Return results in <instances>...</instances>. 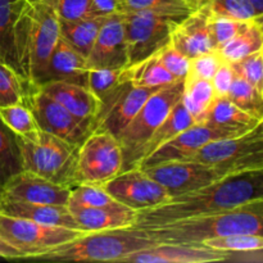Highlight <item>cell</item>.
<instances>
[{
	"mask_svg": "<svg viewBox=\"0 0 263 263\" xmlns=\"http://www.w3.org/2000/svg\"><path fill=\"white\" fill-rule=\"evenodd\" d=\"M263 199V167L228 175L212 184L148 210L138 211L134 226L162 225L195 216L230 210Z\"/></svg>",
	"mask_w": 263,
	"mask_h": 263,
	"instance_id": "6da1fadb",
	"label": "cell"
},
{
	"mask_svg": "<svg viewBox=\"0 0 263 263\" xmlns=\"http://www.w3.org/2000/svg\"><path fill=\"white\" fill-rule=\"evenodd\" d=\"M157 243L197 244L228 235H256L263 238V199L230 210L172 221L162 225L143 226Z\"/></svg>",
	"mask_w": 263,
	"mask_h": 263,
	"instance_id": "7a4b0ae2",
	"label": "cell"
},
{
	"mask_svg": "<svg viewBox=\"0 0 263 263\" xmlns=\"http://www.w3.org/2000/svg\"><path fill=\"white\" fill-rule=\"evenodd\" d=\"M59 0H25L15 25V51L23 79L44 82L49 57L59 39Z\"/></svg>",
	"mask_w": 263,
	"mask_h": 263,
	"instance_id": "3957f363",
	"label": "cell"
},
{
	"mask_svg": "<svg viewBox=\"0 0 263 263\" xmlns=\"http://www.w3.org/2000/svg\"><path fill=\"white\" fill-rule=\"evenodd\" d=\"M157 243L143 229H112L84 231L66 244L51 249L36 259L53 262H121L128 254L149 248Z\"/></svg>",
	"mask_w": 263,
	"mask_h": 263,
	"instance_id": "277c9868",
	"label": "cell"
},
{
	"mask_svg": "<svg viewBox=\"0 0 263 263\" xmlns=\"http://www.w3.org/2000/svg\"><path fill=\"white\" fill-rule=\"evenodd\" d=\"M22 167L55 184L72 187L79 145L46 131H32L18 135Z\"/></svg>",
	"mask_w": 263,
	"mask_h": 263,
	"instance_id": "5b68a950",
	"label": "cell"
},
{
	"mask_svg": "<svg viewBox=\"0 0 263 263\" xmlns=\"http://www.w3.org/2000/svg\"><path fill=\"white\" fill-rule=\"evenodd\" d=\"M185 90V80H176L162 86L148 98L138 115L117 136L122 146V171L139 166V154L156 128L168 116L172 108L181 100ZM121 171V172H122Z\"/></svg>",
	"mask_w": 263,
	"mask_h": 263,
	"instance_id": "8992f818",
	"label": "cell"
},
{
	"mask_svg": "<svg viewBox=\"0 0 263 263\" xmlns=\"http://www.w3.org/2000/svg\"><path fill=\"white\" fill-rule=\"evenodd\" d=\"M123 153L117 136L97 130L79 145L73 182L103 185L122 171Z\"/></svg>",
	"mask_w": 263,
	"mask_h": 263,
	"instance_id": "52a82bcc",
	"label": "cell"
},
{
	"mask_svg": "<svg viewBox=\"0 0 263 263\" xmlns=\"http://www.w3.org/2000/svg\"><path fill=\"white\" fill-rule=\"evenodd\" d=\"M189 161L215 164L223 174L263 167V123L243 135L217 139L205 144Z\"/></svg>",
	"mask_w": 263,
	"mask_h": 263,
	"instance_id": "ba28073f",
	"label": "cell"
},
{
	"mask_svg": "<svg viewBox=\"0 0 263 263\" xmlns=\"http://www.w3.org/2000/svg\"><path fill=\"white\" fill-rule=\"evenodd\" d=\"M23 103L32 112L40 130L53 134L74 145H80L95 130L94 122L77 118L44 91L40 85L27 80L23 81Z\"/></svg>",
	"mask_w": 263,
	"mask_h": 263,
	"instance_id": "9c48e42d",
	"label": "cell"
},
{
	"mask_svg": "<svg viewBox=\"0 0 263 263\" xmlns=\"http://www.w3.org/2000/svg\"><path fill=\"white\" fill-rule=\"evenodd\" d=\"M82 230L48 226L0 213V239L17 249L22 258H37L57 247L73 240Z\"/></svg>",
	"mask_w": 263,
	"mask_h": 263,
	"instance_id": "30bf717a",
	"label": "cell"
},
{
	"mask_svg": "<svg viewBox=\"0 0 263 263\" xmlns=\"http://www.w3.org/2000/svg\"><path fill=\"white\" fill-rule=\"evenodd\" d=\"M125 18L126 45H127V67L158 53L171 41V32L181 18L168 14L134 10L123 13Z\"/></svg>",
	"mask_w": 263,
	"mask_h": 263,
	"instance_id": "8fae6325",
	"label": "cell"
},
{
	"mask_svg": "<svg viewBox=\"0 0 263 263\" xmlns=\"http://www.w3.org/2000/svg\"><path fill=\"white\" fill-rule=\"evenodd\" d=\"M157 90L154 87L138 86L131 80L123 81L100 100L95 128L118 136Z\"/></svg>",
	"mask_w": 263,
	"mask_h": 263,
	"instance_id": "7c38bea8",
	"label": "cell"
},
{
	"mask_svg": "<svg viewBox=\"0 0 263 263\" xmlns=\"http://www.w3.org/2000/svg\"><path fill=\"white\" fill-rule=\"evenodd\" d=\"M102 186L113 199L135 211L157 207L171 199L168 192L140 167L120 172Z\"/></svg>",
	"mask_w": 263,
	"mask_h": 263,
	"instance_id": "4fadbf2b",
	"label": "cell"
},
{
	"mask_svg": "<svg viewBox=\"0 0 263 263\" xmlns=\"http://www.w3.org/2000/svg\"><path fill=\"white\" fill-rule=\"evenodd\" d=\"M172 197L204 187L226 175L215 164L197 161H176L143 168Z\"/></svg>",
	"mask_w": 263,
	"mask_h": 263,
	"instance_id": "5bb4252c",
	"label": "cell"
},
{
	"mask_svg": "<svg viewBox=\"0 0 263 263\" xmlns=\"http://www.w3.org/2000/svg\"><path fill=\"white\" fill-rule=\"evenodd\" d=\"M233 136L238 135L229 133V131L211 127L203 122L194 123L177 136H175L174 139L159 146L145 159H143L139 167L148 168V167L158 166V164L168 163V162L189 161L205 144L217 140V139L233 138Z\"/></svg>",
	"mask_w": 263,
	"mask_h": 263,
	"instance_id": "9a60e30c",
	"label": "cell"
},
{
	"mask_svg": "<svg viewBox=\"0 0 263 263\" xmlns=\"http://www.w3.org/2000/svg\"><path fill=\"white\" fill-rule=\"evenodd\" d=\"M3 194L4 200L13 202L67 205L71 197V187L55 184L23 170L8 180L3 186Z\"/></svg>",
	"mask_w": 263,
	"mask_h": 263,
	"instance_id": "2e32d148",
	"label": "cell"
},
{
	"mask_svg": "<svg viewBox=\"0 0 263 263\" xmlns=\"http://www.w3.org/2000/svg\"><path fill=\"white\" fill-rule=\"evenodd\" d=\"M123 13L107 15L94 45L87 55L89 68H123L127 67Z\"/></svg>",
	"mask_w": 263,
	"mask_h": 263,
	"instance_id": "e0dca14e",
	"label": "cell"
},
{
	"mask_svg": "<svg viewBox=\"0 0 263 263\" xmlns=\"http://www.w3.org/2000/svg\"><path fill=\"white\" fill-rule=\"evenodd\" d=\"M231 253L197 244L158 243L122 258V263H211L230 259Z\"/></svg>",
	"mask_w": 263,
	"mask_h": 263,
	"instance_id": "ac0fdd59",
	"label": "cell"
},
{
	"mask_svg": "<svg viewBox=\"0 0 263 263\" xmlns=\"http://www.w3.org/2000/svg\"><path fill=\"white\" fill-rule=\"evenodd\" d=\"M210 17V9L207 5H203L184 18L172 30V45L190 59L199 54L215 50L216 44L211 32Z\"/></svg>",
	"mask_w": 263,
	"mask_h": 263,
	"instance_id": "d6986e66",
	"label": "cell"
},
{
	"mask_svg": "<svg viewBox=\"0 0 263 263\" xmlns=\"http://www.w3.org/2000/svg\"><path fill=\"white\" fill-rule=\"evenodd\" d=\"M74 221L82 231H102L134 226L138 211L118 204L107 207H85L68 202L67 204Z\"/></svg>",
	"mask_w": 263,
	"mask_h": 263,
	"instance_id": "ffe728a7",
	"label": "cell"
},
{
	"mask_svg": "<svg viewBox=\"0 0 263 263\" xmlns=\"http://www.w3.org/2000/svg\"><path fill=\"white\" fill-rule=\"evenodd\" d=\"M40 86L72 115L80 120L94 122L97 127L100 102L89 87L69 81H49Z\"/></svg>",
	"mask_w": 263,
	"mask_h": 263,
	"instance_id": "44dd1931",
	"label": "cell"
},
{
	"mask_svg": "<svg viewBox=\"0 0 263 263\" xmlns=\"http://www.w3.org/2000/svg\"><path fill=\"white\" fill-rule=\"evenodd\" d=\"M87 72L89 67L86 57L59 36L49 57L43 84L49 81H69L87 86Z\"/></svg>",
	"mask_w": 263,
	"mask_h": 263,
	"instance_id": "7402d4cb",
	"label": "cell"
},
{
	"mask_svg": "<svg viewBox=\"0 0 263 263\" xmlns=\"http://www.w3.org/2000/svg\"><path fill=\"white\" fill-rule=\"evenodd\" d=\"M0 213L12 216V217L26 218V220H31L33 222L43 223V225L81 230L67 205L3 200Z\"/></svg>",
	"mask_w": 263,
	"mask_h": 263,
	"instance_id": "603a6c76",
	"label": "cell"
},
{
	"mask_svg": "<svg viewBox=\"0 0 263 263\" xmlns=\"http://www.w3.org/2000/svg\"><path fill=\"white\" fill-rule=\"evenodd\" d=\"M203 123L235 135H243L253 130L261 122L240 109L228 97H216Z\"/></svg>",
	"mask_w": 263,
	"mask_h": 263,
	"instance_id": "cb8c5ba5",
	"label": "cell"
},
{
	"mask_svg": "<svg viewBox=\"0 0 263 263\" xmlns=\"http://www.w3.org/2000/svg\"><path fill=\"white\" fill-rule=\"evenodd\" d=\"M23 4L25 0H0V61L14 69L22 79L15 51V25Z\"/></svg>",
	"mask_w": 263,
	"mask_h": 263,
	"instance_id": "d4e9b609",
	"label": "cell"
},
{
	"mask_svg": "<svg viewBox=\"0 0 263 263\" xmlns=\"http://www.w3.org/2000/svg\"><path fill=\"white\" fill-rule=\"evenodd\" d=\"M194 123L197 122H195L194 118L192 117V115L187 112L182 100H180V102L172 108L171 112L168 113V116L164 118L163 122H162L161 125L156 128V131L152 134L151 138L148 139V141L144 144V146L140 151V154H139V164L141 163L143 159H145L146 157L151 156L154 151H157L159 146H162L164 143H167L168 140L174 139L175 136H177L180 133L186 130L187 127L193 126Z\"/></svg>",
	"mask_w": 263,
	"mask_h": 263,
	"instance_id": "484cf974",
	"label": "cell"
},
{
	"mask_svg": "<svg viewBox=\"0 0 263 263\" xmlns=\"http://www.w3.org/2000/svg\"><path fill=\"white\" fill-rule=\"evenodd\" d=\"M105 18L107 15H95L73 21L61 20L59 36L87 58Z\"/></svg>",
	"mask_w": 263,
	"mask_h": 263,
	"instance_id": "4316f807",
	"label": "cell"
},
{
	"mask_svg": "<svg viewBox=\"0 0 263 263\" xmlns=\"http://www.w3.org/2000/svg\"><path fill=\"white\" fill-rule=\"evenodd\" d=\"M263 33L256 18L247 22L243 30L236 33L234 37L218 46L217 51L222 59L228 63H234L251 54L262 50Z\"/></svg>",
	"mask_w": 263,
	"mask_h": 263,
	"instance_id": "83f0119b",
	"label": "cell"
},
{
	"mask_svg": "<svg viewBox=\"0 0 263 263\" xmlns=\"http://www.w3.org/2000/svg\"><path fill=\"white\" fill-rule=\"evenodd\" d=\"M215 98V89L211 80H185V90L181 100L197 123L204 121Z\"/></svg>",
	"mask_w": 263,
	"mask_h": 263,
	"instance_id": "f1b7e54d",
	"label": "cell"
},
{
	"mask_svg": "<svg viewBox=\"0 0 263 263\" xmlns=\"http://www.w3.org/2000/svg\"><path fill=\"white\" fill-rule=\"evenodd\" d=\"M21 171L23 167L18 135L0 118V187Z\"/></svg>",
	"mask_w": 263,
	"mask_h": 263,
	"instance_id": "f546056e",
	"label": "cell"
},
{
	"mask_svg": "<svg viewBox=\"0 0 263 263\" xmlns=\"http://www.w3.org/2000/svg\"><path fill=\"white\" fill-rule=\"evenodd\" d=\"M128 69H130V80L138 86L159 89L176 81V79L159 61L158 53L139 62L138 64L130 66Z\"/></svg>",
	"mask_w": 263,
	"mask_h": 263,
	"instance_id": "4dcf8cb0",
	"label": "cell"
},
{
	"mask_svg": "<svg viewBox=\"0 0 263 263\" xmlns=\"http://www.w3.org/2000/svg\"><path fill=\"white\" fill-rule=\"evenodd\" d=\"M122 13L134 10H151V12L168 14L177 18H186L194 10L199 9L189 0H120Z\"/></svg>",
	"mask_w": 263,
	"mask_h": 263,
	"instance_id": "1f68e13d",
	"label": "cell"
},
{
	"mask_svg": "<svg viewBox=\"0 0 263 263\" xmlns=\"http://www.w3.org/2000/svg\"><path fill=\"white\" fill-rule=\"evenodd\" d=\"M228 98L238 105L240 109L251 115L259 122L263 121V94L258 91L256 87L252 86L249 82L236 76L231 84L230 90L228 92Z\"/></svg>",
	"mask_w": 263,
	"mask_h": 263,
	"instance_id": "d6a6232c",
	"label": "cell"
},
{
	"mask_svg": "<svg viewBox=\"0 0 263 263\" xmlns=\"http://www.w3.org/2000/svg\"><path fill=\"white\" fill-rule=\"evenodd\" d=\"M126 80H130L128 67L89 68V72H87V87L99 99V102Z\"/></svg>",
	"mask_w": 263,
	"mask_h": 263,
	"instance_id": "836d02e7",
	"label": "cell"
},
{
	"mask_svg": "<svg viewBox=\"0 0 263 263\" xmlns=\"http://www.w3.org/2000/svg\"><path fill=\"white\" fill-rule=\"evenodd\" d=\"M199 246H207L229 253H254L263 251V238L256 235H228L208 239Z\"/></svg>",
	"mask_w": 263,
	"mask_h": 263,
	"instance_id": "e575fe53",
	"label": "cell"
},
{
	"mask_svg": "<svg viewBox=\"0 0 263 263\" xmlns=\"http://www.w3.org/2000/svg\"><path fill=\"white\" fill-rule=\"evenodd\" d=\"M0 118L17 135H26L37 130L39 126L33 118L32 112L25 103L7 105L0 108Z\"/></svg>",
	"mask_w": 263,
	"mask_h": 263,
	"instance_id": "d590c367",
	"label": "cell"
},
{
	"mask_svg": "<svg viewBox=\"0 0 263 263\" xmlns=\"http://www.w3.org/2000/svg\"><path fill=\"white\" fill-rule=\"evenodd\" d=\"M69 202L85 207H107V205L118 204L110 194L102 185L77 184L71 187Z\"/></svg>",
	"mask_w": 263,
	"mask_h": 263,
	"instance_id": "8d00e7d4",
	"label": "cell"
},
{
	"mask_svg": "<svg viewBox=\"0 0 263 263\" xmlns=\"http://www.w3.org/2000/svg\"><path fill=\"white\" fill-rule=\"evenodd\" d=\"M211 14L235 21H251L258 17L249 0H210L205 4Z\"/></svg>",
	"mask_w": 263,
	"mask_h": 263,
	"instance_id": "74e56055",
	"label": "cell"
},
{
	"mask_svg": "<svg viewBox=\"0 0 263 263\" xmlns=\"http://www.w3.org/2000/svg\"><path fill=\"white\" fill-rule=\"evenodd\" d=\"M23 81L14 69L0 61V108L23 103Z\"/></svg>",
	"mask_w": 263,
	"mask_h": 263,
	"instance_id": "f35d334b",
	"label": "cell"
},
{
	"mask_svg": "<svg viewBox=\"0 0 263 263\" xmlns=\"http://www.w3.org/2000/svg\"><path fill=\"white\" fill-rule=\"evenodd\" d=\"M236 76H240L247 82L263 94V54L262 50L251 54L238 62L230 63Z\"/></svg>",
	"mask_w": 263,
	"mask_h": 263,
	"instance_id": "ab89813d",
	"label": "cell"
},
{
	"mask_svg": "<svg viewBox=\"0 0 263 263\" xmlns=\"http://www.w3.org/2000/svg\"><path fill=\"white\" fill-rule=\"evenodd\" d=\"M223 62L225 61L220 55L217 49L199 54V55L190 59L189 72H187V76L185 80H212Z\"/></svg>",
	"mask_w": 263,
	"mask_h": 263,
	"instance_id": "60d3db41",
	"label": "cell"
},
{
	"mask_svg": "<svg viewBox=\"0 0 263 263\" xmlns=\"http://www.w3.org/2000/svg\"><path fill=\"white\" fill-rule=\"evenodd\" d=\"M159 61L162 62L167 71L176 80H185L190 67V58L182 51L175 48L170 41L164 48L158 51Z\"/></svg>",
	"mask_w": 263,
	"mask_h": 263,
	"instance_id": "b9f144b4",
	"label": "cell"
},
{
	"mask_svg": "<svg viewBox=\"0 0 263 263\" xmlns=\"http://www.w3.org/2000/svg\"><path fill=\"white\" fill-rule=\"evenodd\" d=\"M248 21H235L230 18L218 17V15L211 14L210 17V27L212 32L213 41L216 44V49L230 40L231 37L240 32Z\"/></svg>",
	"mask_w": 263,
	"mask_h": 263,
	"instance_id": "7bdbcfd3",
	"label": "cell"
},
{
	"mask_svg": "<svg viewBox=\"0 0 263 263\" xmlns=\"http://www.w3.org/2000/svg\"><path fill=\"white\" fill-rule=\"evenodd\" d=\"M58 10L61 20L73 21L95 17L91 0H59Z\"/></svg>",
	"mask_w": 263,
	"mask_h": 263,
	"instance_id": "ee69618b",
	"label": "cell"
},
{
	"mask_svg": "<svg viewBox=\"0 0 263 263\" xmlns=\"http://www.w3.org/2000/svg\"><path fill=\"white\" fill-rule=\"evenodd\" d=\"M234 79H235V72H234L231 64L228 62H223L215 73L213 79L211 80L216 97H228V92L230 90Z\"/></svg>",
	"mask_w": 263,
	"mask_h": 263,
	"instance_id": "f6af8a7d",
	"label": "cell"
},
{
	"mask_svg": "<svg viewBox=\"0 0 263 263\" xmlns=\"http://www.w3.org/2000/svg\"><path fill=\"white\" fill-rule=\"evenodd\" d=\"M97 15H110L122 13L120 0H91Z\"/></svg>",
	"mask_w": 263,
	"mask_h": 263,
	"instance_id": "bcb514c9",
	"label": "cell"
},
{
	"mask_svg": "<svg viewBox=\"0 0 263 263\" xmlns=\"http://www.w3.org/2000/svg\"><path fill=\"white\" fill-rule=\"evenodd\" d=\"M0 257H3V258H12V259L22 258V256H21V253L17 251V249H14L12 246L5 243V241L2 240V239H0Z\"/></svg>",
	"mask_w": 263,
	"mask_h": 263,
	"instance_id": "7dc6e473",
	"label": "cell"
},
{
	"mask_svg": "<svg viewBox=\"0 0 263 263\" xmlns=\"http://www.w3.org/2000/svg\"><path fill=\"white\" fill-rule=\"evenodd\" d=\"M249 2L253 4L254 9H256L257 14L262 15L263 14V0H249Z\"/></svg>",
	"mask_w": 263,
	"mask_h": 263,
	"instance_id": "c3c4849f",
	"label": "cell"
},
{
	"mask_svg": "<svg viewBox=\"0 0 263 263\" xmlns=\"http://www.w3.org/2000/svg\"><path fill=\"white\" fill-rule=\"evenodd\" d=\"M256 21H257V23H258V25H259V27H261L262 33H263V14L262 15H258V17H256Z\"/></svg>",
	"mask_w": 263,
	"mask_h": 263,
	"instance_id": "681fc988",
	"label": "cell"
},
{
	"mask_svg": "<svg viewBox=\"0 0 263 263\" xmlns=\"http://www.w3.org/2000/svg\"><path fill=\"white\" fill-rule=\"evenodd\" d=\"M3 200H4V194H3V187H0V212H2Z\"/></svg>",
	"mask_w": 263,
	"mask_h": 263,
	"instance_id": "f907efd6",
	"label": "cell"
},
{
	"mask_svg": "<svg viewBox=\"0 0 263 263\" xmlns=\"http://www.w3.org/2000/svg\"><path fill=\"white\" fill-rule=\"evenodd\" d=\"M198 3H199L200 7H203V5H205V4H208V3H210V0H198Z\"/></svg>",
	"mask_w": 263,
	"mask_h": 263,
	"instance_id": "816d5d0a",
	"label": "cell"
},
{
	"mask_svg": "<svg viewBox=\"0 0 263 263\" xmlns=\"http://www.w3.org/2000/svg\"><path fill=\"white\" fill-rule=\"evenodd\" d=\"M189 2L193 3V4H194L197 8H200V5H199V3H198V0H189Z\"/></svg>",
	"mask_w": 263,
	"mask_h": 263,
	"instance_id": "f5cc1de1",
	"label": "cell"
},
{
	"mask_svg": "<svg viewBox=\"0 0 263 263\" xmlns=\"http://www.w3.org/2000/svg\"><path fill=\"white\" fill-rule=\"evenodd\" d=\"M262 54H263V48H262Z\"/></svg>",
	"mask_w": 263,
	"mask_h": 263,
	"instance_id": "db71d44e",
	"label": "cell"
},
{
	"mask_svg": "<svg viewBox=\"0 0 263 263\" xmlns=\"http://www.w3.org/2000/svg\"><path fill=\"white\" fill-rule=\"evenodd\" d=\"M262 123H263V121H262Z\"/></svg>",
	"mask_w": 263,
	"mask_h": 263,
	"instance_id": "11a10c76",
	"label": "cell"
}]
</instances>
